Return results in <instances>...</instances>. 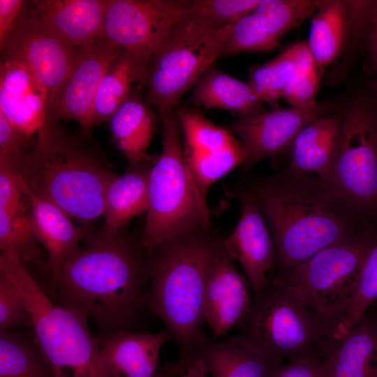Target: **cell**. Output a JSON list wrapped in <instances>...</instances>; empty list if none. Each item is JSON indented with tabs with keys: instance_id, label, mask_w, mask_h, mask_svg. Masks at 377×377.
Here are the masks:
<instances>
[{
	"instance_id": "277c9868",
	"label": "cell",
	"mask_w": 377,
	"mask_h": 377,
	"mask_svg": "<svg viewBox=\"0 0 377 377\" xmlns=\"http://www.w3.org/2000/svg\"><path fill=\"white\" fill-rule=\"evenodd\" d=\"M16 168L33 194L84 224L103 215L116 177L94 149L48 117Z\"/></svg>"
},
{
	"instance_id": "7402d4cb",
	"label": "cell",
	"mask_w": 377,
	"mask_h": 377,
	"mask_svg": "<svg viewBox=\"0 0 377 377\" xmlns=\"http://www.w3.org/2000/svg\"><path fill=\"white\" fill-rule=\"evenodd\" d=\"M342 123L341 110L321 117L304 126L288 148L290 171L312 173L325 184L337 158Z\"/></svg>"
},
{
	"instance_id": "7a4b0ae2",
	"label": "cell",
	"mask_w": 377,
	"mask_h": 377,
	"mask_svg": "<svg viewBox=\"0 0 377 377\" xmlns=\"http://www.w3.org/2000/svg\"><path fill=\"white\" fill-rule=\"evenodd\" d=\"M140 247L121 232L101 234L69 256L50 288L61 305L92 318L105 335L127 331L147 282Z\"/></svg>"
},
{
	"instance_id": "836d02e7",
	"label": "cell",
	"mask_w": 377,
	"mask_h": 377,
	"mask_svg": "<svg viewBox=\"0 0 377 377\" xmlns=\"http://www.w3.org/2000/svg\"><path fill=\"white\" fill-rule=\"evenodd\" d=\"M377 299V242L368 253L361 269L351 308L339 327L335 339H339L369 311Z\"/></svg>"
},
{
	"instance_id": "52a82bcc",
	"label": "cell",
	"mask_w": 377,
	"mask_h": 377,
	"mask_svg": "<svg viewBox=\"0 0 377 377\" xmlns=\"http://www.w3.org/2000/svg\"><path fill=\"white\" fill-rule=\"evenodd\" d=\"M376 242L377 229L366 228L274 278L314 313L335 339L351 308L364 262Z\"/></svg>"
},
{
	"instance_id": "5b68a950",
	"label": "cell",
	"mask_w": 377,
	"mask_h": 377,
	"mask_svg": "<svg viewBox=\"0 0 377 377\" xmlns=\"http://www.w3.org/2000/svg\"><path fill=\"white\" fill-rule=\"evenodd\" d=\"M0 269L22 294L34 338L54 377H110L87 316L52 302L14 252H1Z\"/></svg>"
},
{
	"instance_id": "603a6c76",
	"label": "cell",
	"mask_w": 377,
	"mask_h": 377,
	"mask_svg": "<svg viewBox=\"0 0 377 377\" xmlns=\"http://www.w3.org/2000/svg\"><path fill=\"white\" fill-rule=\"evenodd\" d=\"M330 377H377V314L368 311L324 358Z\"/></svg>"
},
{
	"instance_id": "7c38bea8",
	"label": "cell",
	"mask_w": 377,
	"mask_h": 377,
	"mask_svg": "<svg viewBox=\"0 0 377 377\" xmlns=\"http://www.w3.org/2000/svg\"><path fill=\"white\" fill-rule=\"evenodd\" d=\"M186 163L200 193L206 198L217 180L242 165L246 158L241 142L227 128L208 119L195 107H177Z\"/></svg>"
},
{
	"instance_id": "8d00e7d4",
	"label": "cell",
	"mask_w": 377,
	"mask_h": 377,
	"mask_svg": "<svg viewBox=\"0 0 377 377\" xmlns=\"http://www.w3.org/2000/svg\"><path fill=\"white\" fill-rule=\"evenodd\" d=\"M17 326H32V318L17 286L0 269V330L8 331Z\"/></svg>"
},
{
	"instance_id": "f546056e",
	"label": "cell",
	"mask_w": 377,
	"mask_h": 377,
	"mask_svg": "<svg viewBox=\"0 0 377 377\" xmlns=\"http://www.w3.org/2000/svg\"><path fill=\"white\" fill-rule=\"evenodd\" d=\"M348 27L346 1H324L311 17L306 43L317 66L321 70L333 63L340 54Z\"/></svg>"
},
{
	"instance_id": "44dd1931",
	"label": "cell",
	"mask_w": 377,
	"mask_h": 377,
	"mask_svg": "<svg viewBox=\"0 0 377 377\" xmlns=\"http://www.w3.org/2000/svg\"><path fill=\"white\" fill-rule=\"evenodd\" d=\"M171 339L166 330L156 334L111 333L99 340L101 359L110 377H152L161 348Z\"/></svg>"
},
{
	"instance_id": "cb8c5ba5",
	"label": "cell",
	"mask_w": 377,
	"mask_h": 377,
	"mask_svg": "<svg viewBox=\"0 0 377 377\" xmlns=\"http://www.w3.org/2000/svg\"><path fill=\"white\" fill-rule=\"evenodd\" d=\"M28 192L31 199L33 231L48 256L51 286L67 258L79 246L78 243L84 237L86 231L75 226L57 207L35 195L29 188Z\"/></svg>"
},
{
	"instance_id": "ac0fdd59",
	"label": "cell",
	"mask_w": 377,
	"mask_h": 377,
	"mask_svg": "<svg viewBox=\"0 0 377 377\" xmlns=\"http://www.w3.org/2000/svg\"><path fill=\"white\" fill-rule=\"evenodd\" d=\"M44 88L18 60L3 56L0 65V112L22 133L32 136L47 119Z\"/></svg>"
},
{
	"instance_id": "83f0119b",
	"label": "cell",
	"mask_w": 377,
	"mask_h": 377,
	"mask_svg": "<svg viewBox=\"0 0 377 377\" xmlns=\"http://www.w3.org/2000/svg\"><path fill=\"white\" fill-rule=\"evenodd\" d=\"M147 69L132 55L121 52L103 75L93 103L91 128L109 121L117 110L135 90V84L145 87Z\"/></svg>"
},
{
	"instance_id": "e0dca14e",
	"label": "cell",
	"mask_w": 377,
	"mask_h": 377,
	"mask_svg": "<svg viewBox=\"0 0 377 377\" xmlns=\"http://www.w3.org/2000/svg\"><path fill=\"white\" fill-rule=\"evenodd\" d=\"M253 301L244 277L220 244L209 274L204 304L205 322L214 338L220 337L247 318Z\"/></svg>"
},
{
	"instance_id": "4316f807",
	"label": "cell",
	"mask_w": 377,
	"mask_h": 377,
	"mask_svg": "<svg viewBox=\"0 0 377 377\" xmlns=\"http://www.w3.org/2000/svg\"><path fill=\"white\" fill-rule=\"evenodd\" d=\"M190 101L207 109L230 111L238 119L266 111L249 82L225 73L214 65L197 82Z\"/></svg>"
},
{
	"instance_id": "3957f363",
	"label": "cell",
	"mask_w": 377,
	"mask_h": 377,
	"mask_svg": "<svg viewBox=\"0 0 377 377\" xmlns=\"http://www.w3.org/2000/svg\"><path fill=\"white\" fill-rule=\"evenodd\" d=\"M222 240L211 225L198 226L147 251L142 302L163 320L180 357L193 355L202 333L207 282Z\"/></svg>"
},
{
	"instance_id": "60d3db41",
	"label": "cell",
	"mask_w": 377,
	"mask_h": 377,
	"mask_svg": "<svg viewBox=\"0 0 377 377\" xmlns=\"http://www.w3.org/2000/svg\"><path fill=\"white\" fill-rule=\"evenodd\" d=\"M363 34L366 36L368 50L374 66V88L377 92V1H372Z\"/></svg>"
},
{
	"instance_id": "7bdbcfd3",
	"label": "cell",
	"mask_w": 377,
	"mask_h": 377,
	"mask_svg": "<svg viewBox=\"0 0 377 377\" xmlns=\"http://www.w3.org/2000/svg\"><path fill=\"white\" fill-rule=\"evenodd\" d=\"M209 371L205 364L193 355V360L187 370L179 377H208Z\"/></svg>"
},
{
	"instance_id": "6da1fadb",
	"label": "cell",
	"mask_w": 377,
	"mask_h": 377,
	"mask_svg": "<svg viewBox=\"0 0 377 377\" xmlns=\"http://www.w3.org/2000/svg\"><path fill=\"white\" fill-rule=\"evenodd\" d=\"M247 188L258 201L272 235L276 249L274 267L278 274L371 228L317 177L287 169Z\"/></svg>"
},
{
	"instance_id": "d590c367",
	"label": "cell",
	"mask_w": 377,
	"mask_h": 377,
	"mask_svg": "<svg viewBox=\"0 0 377 377\" xmlns=\"http://www.w3.org/2000/svg\"><path fill=\"white\" fill-rule=\"evenodd\" d=\"M260 0H193L189 14L215 27L235 22L252 11Z\"/></svg>"
},
{
	"instance_id": "d4e9b609",
	"label": "cell",
	"mask_w": 377,
	"mask_h": 377,
	"mask_svg": "<svg viewBox=\"0 0 377 377\" xmlns=\"http://www.w3.org/2000/svg\"><path fill=\"white\" fill-rule=\"evenodd\" d=\"M157 120L154 108L135 90L110 119L113 142L127 158L130 165L157 159L147 154Z\"/></svg>"
},
{
	"instance_id": "f35d334b",
	"label": "cell",
	"mask_w": 377,
	"mask_h": 377,
	"mask_svg": "<svg viewBox=\"0 0 377 377\" xmlns=\"http://www.w3.org/2000/svg\"><path fill=\"white\" fill-rule=\"evenodd\" d=\"M272 377H330L324 360L306 358L283 362Z\"/></svg>"
},
{
	"instance_id": "9c48e42d",
	"label": "cell",
	"mask_w": 377,
	"mask_h": 377,
	"mask_svg": "<svg viewBox=\"0 0 377 377\" xmlns=\"http://www.w3.org/2000/svg\"><path fill=\"white\" fill-rule=\"evenodd\" d=\"M240 335L281 360H324L336 339L323 321L274 277L254 297Z\"/></svg>"
},
{
	"instance_id": "4dcf8cb0",
	"label": "cell",
	"mask_w": 377,
	"mask_h": 377,
	"mask_svg": "<svg viewBox=\"0 0 377 377\" xmlns=\"http://www.w3.org/2000/svg\"><path fill=\"white\" fill-rule=\"evenodd\" d=\"M0 377H54L35 338L1 332Z\"/></svg>"
},
{
	"instance_id": "1f68e13d",
	"label": "cell",
	"mask_w": 377,
	"mask_h": 377,
	"mask_svg": "<svg viewBox=\"0 0 377 377\" xmlns=\"http://www.w3.org/2000/svg\"><path fill=\"white\" fill-rule=\"evenodd\" d=\"M296 69L295 50L293 45L268 62L253 66L248 82L259 100L276 109L279 108L278 103L282 92Z\"/></svg>"
},
{
	"instance_id": "74e56055",
	"label": "cell",
	"mask_w": 377,
	"mask_h": 377,
	"mask_svg": "<svg viewBox=\"0 0 377 377\" xmlns=\"http://www.w3.org/2000/svg\"><path fill=\"white\" fill-rule=\"evenodd\" d=\"M30 138L17 129L0 112V163L16 165L31 149Z\"/></svg>"
},
{
	"instance_id": "e575fe53",
	"label": "cell",
	"mask_w": 377,
	"mask_h": 377,
	"mask_svg": "<svg viewBox=\"0 0 377 377\" xmlns=\"http://www.w3.org/2000/svg\"><path fill=\"white\" fill-rule=\"evenodd\" d=\"M323 3L317 0H260L259 5L281 40L288 32L312 17Z\"/></svg>"
},
{
	"instance_id": "484cf974",
	"label": "cell",
	"mask_w": 377,
	"mask_h": 377,
	"mask_svg": "<svg viewBox=\"0 0 377 377\" xmlns=\"http://www.w3.org/2000/svg\"><path fill=\"white\" fill-rule=\"evenodd\" d=\"M155 161L129 165L124 175L116 176L110 182L105 198L103 235L121 232L130 220L147 213L149 174Z\"/></svg>"
},
{
	"instance_id": "b9f144b4",
	"label": "cell",
	"mask_w": 377,
	"mask_h": 377,
	"mask_svg": "<svg viewBox=\"0 0 377 377\" xmlns=\"http://www.w3.org/2000/svg\"><path fill=\"white\" fill-rule=\"evenodd\" d=\"M193 356L179 357L174 362H165L152 377H177L182 375L190 366Z\"/></svg>"
},
{
	"instance_id": "d6a6232c",
	"label": "cell",
	"mask_w": 377,
	"mask_h": 377,
	"mask_svg": "<svg viewBox=\"0 0 377 377\" xmlns=\"http://www.w3.org/2000/svg\"><path fill=\"white\" fill-rule=\"evenodd\" d=\"M296 71L282 92L281 98L293 108L307 109L315 106L322 70L319 68L306 42L294 44Z\"/></svg>"
},
{
	"instance_id": "8fae6325",
	"label": "cell",
	"mask_w": 377,
	"mask_h": 377,
	"mask_svg": "<svg viewBox=\"0 0 377 377\" xmlns=\"http://www.w3.org/2000/svg\"><path fill=\"white\" fill-rule=\"evenodd\" d=\"M187 0H110L104 36L147 69L170 31L189 13Z\"/></svg>"
},
{
	"instance_id": "5bb4252c",
	"label": "cell",
	"mask_w": 377,
	"mask_h": 377,
	"mask_svg": "<svg viewBox=\"0 0 377 377\" xmlns=\"http://www.w3.org/2000/svg\"><path fill=\"white\" fill-rule=\"evenodd\" d=\"M334 108V105L325 102L307 109L279 108L231 122L226 128L241 142L246 152L243 169L249 170L260 161L288 150L304 126L328 115Z\"/></svg>"
},
{
	"instance_id": "8992f818",
	"label": "cell",
	"mask_w": 377,
	"mask_h": 377,
	"mask_svg": "<svg viewBox=\"0 0 377 377\" xmlns=\"http://www.w3.org/2000/svg\"><path fill=\"white\" fill-rule=\"evenodd\" d=\"M159 118L162 151L149 174L148 209L140 239L147 251L182 231L211 225L207 199L184 157L181 126L175 110Z\"/></svg>"
},
{
	"instance_id": "4fadbf2b",
	"label": "cell",
	"mask_w": 377,
	"mask_h": 377,
	"mask_svg": "<svg viewBox=\"0 0 377 377\" xmlns=\"http://www.w3.org/2000/svg\"><path fill=\"white\" fill-rule=\"evenodd\" d=\"M82 49L58 36L29 9L27 11L25 6L1 53L18 60L29 69L45 90L49 105L73 70Z\"/></svg>"
},
{
	"instance_id": "9a60e30c",
	"label": "cell",
	"mask_w": 377,
	"mask_h": 377,
	"mask_svg": "<svg viewBox=\"0 0 377 377\" xmlns=\"http://www.w3.org/2000/svg\"><path fill=\"white\" fill-rule=\"evenodd\" d=\"M121 49L106 39L84 47L71 73L49 103L47 117L77 121L91 128L93 103L100 82Z\"/></svg>"
},
{
	"instance_id": "f1b7e54d",
	"label": "cell",
	"mask_w": 377,
	"mask_h": 377,
	"mask_svg": "<svg viewBox=\"0 0 377 377\" xmlns=\"http://www.w3.org/2000/svg\"><path fill=\"white\" fill-rule=\"evenodd\" d=\"M31 212L28 188L27 194L18 200L0 205L1 252L13 251L27 267L47 268L51 273L33 231Z\"/></svg>"
},
{
	"instance_id": "ab89813d",
	"label": "cell",
	"mask_w": 377,
	"mask_h": 377,
	"mask_svg": "<svg viewBox=\"0 0 377 377\" xmlns=\"http://www.w3.org/2000/svg\"><path fill=\"white\" fill-rule=\"evenodd\" d=\"M26 4L23 0H0V49L20 20Z\"/></svg>"
},
{
	"instance_id": "ffe728a7",
	"label": "cell",
	"mask_w": 377,
	"mask_h": 377,
	"mask_svg": "<svg viewBox=\"0 0 377 377\" xmlns=\"http://www.w3.org/2000/svg\"><path fill=\"white\" fill-rule=\"evenodd\" d=\"M193 355L203 361L213 377H272L283 362L242 335L218 341L202 333Z\"/></svg>"
},
{
	"instance_id": "30bf717a",
	"label": "cell",
	"mask_w": 377,
	"mask_h": 377,
	"mask_svg": "<svg viewBox=\"0 0 377 377\" xmlns=\"http://www.w3.org/2000/svg\"><path fill=\"white\" fill-rule=\"evenodd\" d=\"M338 153L326 185L366 227L377 228V98L341 110Z\"/></svg>"
},
{
	"instance_id": "d6986e66",
	"label": "cell",
	"mask_w": 377,
	"mask_h": 377,
	"mask_svg": "<svg viewBox=\"0 0 377 377\" xmlns=\"http://www.w3.org/2000/svg\"><path fill=\"white\" fill-rule=\"evenodd\" d=\"M110 0H39L31 13L70 45L82 49L105 39L104 21Z\"/></svg>"
},
{
	"instance_id": "ba28073f",
	"label": "cell",
	"mask_w": 377,
	"mask_h": 377,
	"mask_svg": "<svg viewBox=\"0 0 377 377\" xmlns=\"http://www.w3.org/2000/svg\"><path fill=\"white\" fill-rule=\"evenodd\" d=\"M235 22L215 27L188 13L170 31L149 59L145 87L158 115L174 111L220 58Z\"/></svg>"
},
{
	"instance_id": "2e32d148",
	"label": "cell",
	"mask_w": 377,
	"mask_h": 377,
	"mask_svg": "<svg viewBox=\"0 0 377 377\" xmlns=\"http://www.w3.org/2000/svg\"><path fill=\"white\" fill-rule=\"evenodd\" d=\"M236 193L240 216L232 232L223 239V246L230 258L242 265L256 295L265 286L266 274L274 265L275 244L252 193L246 187Z\"/></svg>"
}]
</instances>
